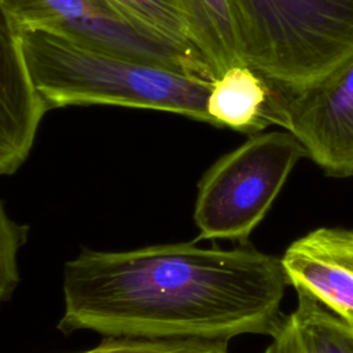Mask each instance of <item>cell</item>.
<instances>
[{
  "instance_id": "1",
  "label": "cell",
  "mask_w": 353,
  "mask_h": 353,
  "mask_svg": "<svg viewBox=\"0 0 353 353\" xmlns=\"http://www.w3.org/2000/svg\"><path fill=\"white\" fill-rule=\"evenodd\" d=\"M288 281L280 258L251 245L194 243L83 250L63 269L59 330L103 336L229 341L272 335Z\"/></svg>"
},
{
  "instance_id": "2",
  "label": "cell",
  "mask_w": 353,
  "mask_h": 353,
  "mask_svg": "<svg viewBox=\"0 0 353 353\" xmlns=\"http://www.w3.org/2000/svg\"><path fill=\"white\" fill-rule=\"evenodd\" d=\"M22 36L28 69L47 110L119 105L212 124L207 101L215 79L92 47L55 32L25 29Z\"/></svg>"
},
{
  "instance_id": "3",
  "label": "cell",
  "mask_w": 353,
  "mask_h": 353,
  "mask_svg": "<svg viewBox=\"0 0 353 353\" xmlns=\"http://www.w3.org/2000/svg\"><path fill=\"white\" fill-rule=\"evenodd\" d=\"M243 62L287 87L353 55V0H230Z\"/></svg>"
},
{
  "instance_id": "4",
  "label": "cell",
  "mask_w": 353,
  "mask_h": 353,
  "mask_svg": "<svg viewBox=\"0 0 353 353\" xmlns=\"http://www.w3.org/2000/svg\"><path fill=\"white\" fill-rule=\"evenodd\" d=\"M303 157L305 148L288 131L254 134L222 156L199 182L193 212L197 240L244 244Z\"/></svg>"
},
{
  "instance_id": "5",
  "label": "cell",
  "mask_w": 353,
  "mask_h": 353,
  "mask_svg": "<svg viewBox=\"0 0 353 353\" xmlns=\"http://www.w3.org/2000/svg\"><path fill=\"white\" fill-rule=\"evenodd\" d=\"M22 30L41 29L137 59L215 79L192 47L170 41L103 0H4Z\"/></svg>"
},
{
  "instance_id": "6",
  "label": "cell",
  "mask_w": 353,
  "mask_h": 353,
  "mask_svg": "<svg viewBox=\"0 0 353 353\" xmlns=\"http://www.w3.org/2000/svg\"><path fill=\"white\" fill-rule=\"evenodd\" d=\"M272 88L270 124L291 132L325 175L352 178L353 55L313 83L287 87L272 81Z\"/></svg>"
},
{
  "instance_id": "7",
  "label": "cell",
  "mask_w": 353,
  "mask_h": 353,
  "mask_svg": "<svg viewBox=\"0 0 353 353\" xmlns=\"http://www.w3.org/2000/svg\"><path fill=\"white\" fill-rule=\"evenodd\" d=\"M46 112L28 69L22 29L0 0V175L25 163Z\"/></svg>"
},
{
  "instance_id": "8",
  "label": "cell",
  "mask_w": 353,
  "mask_h": 353,
  "mask_svg": "<svg viewBox=\"0 0 353 353\" xmlns=\"http://www.w3.org/2000/svg\"><path fill=\"white\" fill-rule=\"evenodd\" d=\"M288 284L353 327V229L319 228L280 258Z\"/></svg>"
},
{
  "instance_id": "9",
  "label": "cell",
  "mask_w": 353,
  "mask_h": 353,
  "mask_svg": "<svg viewBox=\"0 0 353 353\" xmlns=\"http://www.w3.org/2000/svg\"><path fill=\"white\" fill-rule=\"evenodd\" d=\"M272 81L245 63L226 69L214 80L207 110L215 127L258 134L270 125Z\"/></svg>"
},
{
  "instance_id": "10",
  "label": "cell",
  "mask_w": 353,
  "mask_h": 353,
  "mask_svg": "<svg viewBox=\"0 0 353 353\" xmlns=\"http://www.w3.org/2000/svg\"><path fill=\"white\" fill-rule=\"evenodd\" d=\"M296 294V307L281 319L263 353H353V327L310 295Z\"/></svg>"
},
{
  "instance_id": "11",
  "label": "cell",
  "mask_w": 353,
  "mask_h": 353,
  "mask_svg": "<svg viewBox=\"0 0 353 353\" xmlns=\"http://www.w3.org/2000/svg\"><path fill=\"white\" fill-rule=\"evenodd\" d=\"M189 28L190 43L214 77L244 63L230 0H176Z\"/></svg>"
},
{
  "instance_id": "12",
  "label": "cell",
  "mask_w": 353,
  "mask_h": 353,
  "mask_svg": "<svg viewBox=\"0 0 353 353\" xmlns=\"http://www.w3.org/2000/svg\"><path fill=\"white\" fill-rule=\"evenodd\" d=\"M117 12L156 34L192 47L189 28L176 0H103ZM196 50V48H194Z\"/></svg>"
},
{
  "instance_id": "13",
  "label": "cell",
  "mask_w": 353,
  "mask_h": 353,
  "mask_svg": "<svg viewBox=\"0 0 353 353\" xmlns=\"http://www.w3.org/2000/svg\"><path fill=\"white\" fill-rule=\"evenodd\" d=\"M77 353H230L228 341L148 339L105 336L98 345Z\"/></svg>"
},
{
  "instance_id": "14",
  "label": "cell",
  "mask_w": 353,
  "mask_h": 353,
  "mask_svg": "<svg viewBox=\"0 0 353 353\" xmlns=\"http://www.w3.org/2000/svg\"><path fill=\"white\" fill-rule=\"evenodd\" d=\"M29 228L11 219L0 200V303L19 283L18 252L28 240Z\"/></svg>"
}]
</instances>
